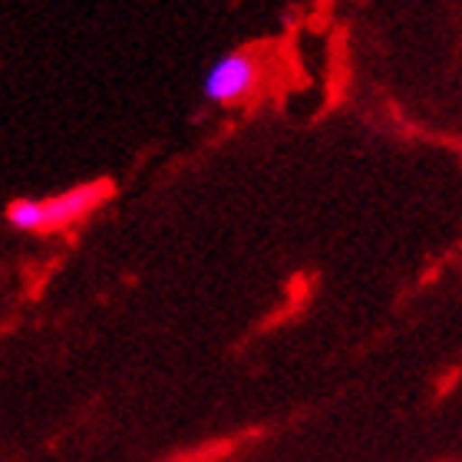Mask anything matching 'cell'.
Masks as SVG:
<instances>
[{"label":"cell","mask_w":462,"mask_h":462,"mask_svg":"<svg viewBox=\"0 0 462 462\" xmlns=\"http://www.w3.org/2000/svg\"><path fill=\"white\" fill-rule=\"evenodd\" d=\"M109 192H113L109 182H87L50 195V199H14L7 205V225L17 231H30V235L63 231L97 212L109 199Z\"/></svg>","instance_id":"cell-1"},{"label":"cell","mask_w":462,"mask_h":462,"mask_svg":"<svg viewBox=\"0 0 462 462\" xmlns=\"http://www.w3.org/2000/svg\"><path fill=\"white\" fill-rule=\"evenodd\" d=\"M271 60L261 47H235L215 60L202 77V99L212 106H241L264 89Z\"/></svg>","instance_id":"cell-2"}]
</instances>
